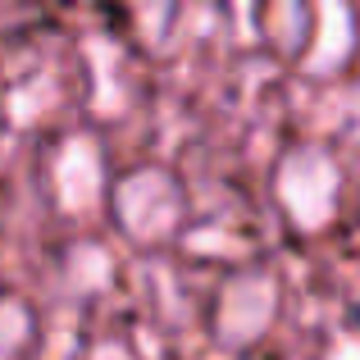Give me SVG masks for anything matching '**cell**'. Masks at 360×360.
<instances>
[{"label":"cell","mask_w":360,"mask_h":360,"mask_svg":"<svg viewBox=\"0 0 360 360\" xmlns=\"http://www.w3.org/2000/svg\"><path fill=\"white\" fill-rule=\"evenodd\" d=\"M274 201L297 233H324L342 210V169L333 150L297 146L274 169Z\"/></svg>","instance_id":"obj_1"},{"label":"cell","mask_w":360,"mask_h":360,"mask_svg":"<svg viewBox=\"0 0 360 360\" xmlns=\"http://www.w3.org/2000/svg\"><path fill=\"white\" fill-rule=\"evenodd\" d=\"M283 310V283L274 269H238L219 283L210 306V333L224 352H251L269 338Z\"/></svg>","instance_id":"obj_2"},{"label":"cell","mask_w":360,"mask_h":360,"mask_svg":"<svg viewBox=\"0 0 360 360\" xmlns=\"http://www.w3.org/2000/svg\"><path fill=\"white\" fill-rule=\"evenodd\" d=\"M187 219V196L178 178L160 165L132 169L115 183V224L132 246H165Z\"/></svg>","instance_id":"obj_3"},{"label":"cell","mask_w":360,"mask_h":360,"mask_svg":"<svg viewBox=\"0 0 360 360\" xmlns=\"http://www.w3.org/2000/svg\"><path fill=\"white\" fill-rule=\"evenodd\" d=\"M51 196L60 205V214H69V219H87V214L101 210V201H105V155H101L96 137L78 132L55 150Z\"/></svg>","instance_id":"obj_4"},{"label":"cell","mask_w":360,"mask_h":360,"mask_svg":"<svg viewBox=\"0 0 360 360\" xmlns=\"http://www.w3.org/2000/svg\"><path fill=\"white\" fill-rule=\"evenodd\" d=\"M356 51V18L347 0H315V46L306 51L301 69L310 78H338Z\"/></svg>","instance_id":"obj_5"},{"label":"cell","mask_w":360,"mask_h":360,"mask_svg":"<svg viewBox=\"0 0 360 360\" xmlns=\"http://www.w3.org/2000/svg\"><path fill=\"white\" fill-rule=\"evenodd\" d=\"M192 0H137V27L155 51H174L187 37Z\"/></svg>","instance_id":"obj_6"},{"label":"cell","mask_w":360,"mask_h":360,"mask_svg":"<svg viewBox=\"0 0 360 360\" xmlns=\"http://www.w3.org/2000/svg\"><path fill=\"white\" fill-rule=\"evenodd\" d=\"M37 338V315L23 297L0 292V360H23Z\"/></svg>","instance_id":"obj_7"},{"label":"cell","mask_w":360,"mask_h":360,"mask_svg":"<svg viewBox=\"0 0 360 360\" xmlns=\"http://www.w3.org/2000/svg\"><path fill=\"white\" fill-rule=\"evenodd\" d=\"M319 123H324L338 141L360 146V82H352V87H333V96H328L324 110H319Z\"/></svg>","instance_id":"obj_8"},{"label":"cell","mask_w":360,"mask_h":360,"mask_svg":"<svg viewBox=\"0 0 360 360\" xmlns=\"http://www.w3.org/2000/svg\"><path fill=\"white\" fill-rule=\"evenodd\" d=\"M319 360H360V328H342L324 342Z\"/></svg>","instance_id":"obj_9"}]
</instances>
